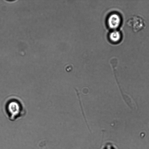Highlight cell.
<instances>
[{
  "instance_id": "7a4b0ae2",
  "label": "cell",
  "mask_w": 149,
  "mask_h": 149,
  "mask_svg": "<svg viewBox=\"0 0 149 149\" xmlns=\"http://www.w3.org/2000/svg\"><path fill=\"white\" fill-rule=\"evenodd\" d=\"M126 24L135 33L139 32L146 27L144 19L139 16L133 15L127 20Z\"/></svg>"
},
{
  "instance_id": "277c9868",
  "label": "cell",
  "mask_w": 149,
  "mask_h": 149,
  "mask_svg": "<svg viewBox=\"0 0 149 149\" xmlns=\"http://www.w3.org/2000/svg\"><path fill=\"white\" fill-rule=\"evenodd\" d=\"M109 38L113 42H118L120 39L121 35L120 32L117 30H114L109 34Z\"/></svg>"
},
{
  "instance_id": "3957f363",
  "label": "cell",
  "mask_w": 149,
  "mask_h": 149,
  "mask_svg": "<svg viewBox=\"0 0 149 149\" xmlns=\"http://www.w3.org/2000/svg\"><path fill=\"white\" fill-rule=\"evenodd\" d=\"M107 22L109 26L111 28L115 29L119 26L121 22V18L118 14H112L109 17Z\"/></svg>"
},
{
  "instance_id": "6da1fadb",
  "label": "cell",
  "mask_w": 149,
  "mask_h": 149,
  "mask_svg": "<svg viewBox=\"0 0 149 149\" xmlns=\"http://www.w3.org/2000/svg\"><path fill=\"white\" fill-rule=\"evenodd\" d=\"M5 114L11 121H14L24 117L27 111L22 100L15 96L8 97L5 101L4 105Z\"/></svg>"
},
{
  "instance_id": "5b68a950",
  "label": "cell",
  "mask_w": 149,
  "mask_h": 149,
  "mask_svg": "<svg viewBox=\"0 0 149 149\" xmlns=\"http://www.w3.org/2000/svg\"><path fill=\"white\" fill-rule=\"evenodd\" d=\"M110 149V148H108V149Z\"/></svg>"
}]
</instances>
